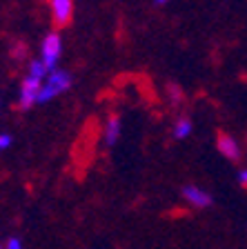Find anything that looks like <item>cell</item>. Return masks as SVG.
<instances>
[{
    "label": "cell",
    "instance_id": "5b68a950",
    "mask_svg": "<svg viewBox=\"0 0 247 249\" xmlns=\"http://www.w3.org/2000/svg\"><path fill=\"white\" fill-rule=\"evenodd\" d=\"M180 196L185 198V202L191 205L194 209H207L211 202H214L211 194L207 192V189H203V187H198V185H185L183 187V192H180Z\"/></svg>",
    "mask_w": 247,
    "mask_h": 249
},
{
    "label": "cell",
    "instance_id": "7c38bea8",
    "mask_svg": "<svg viewBox=\"0 0 247 249\" xmlns=\"http://www.w3.org/2000/svg\"><path fill=\"white\" fill-rule=\"evenodd\" d=\"M2 249H22V243H20V238H9L5 243V247Z\"/></svg>",
    "mask_w": 247,
    "mask_h": 249
},
{
    "label": "cell",
    "instance_id": "277c9868",
    "mask_svg": "<svg viewBox=\"0 0 247 249\" xmlns=\"http://www.w3.org/2000/svg\"><path fill=\"white\" fill-rule=\"evenodd\" d=\"M49 11H52V22L58 29L69 27L74 18V0H49Z\"/></svg>",
    "mask_w": 247,
    "mask_h": 249
},
{
    "label": "cell",
    "instance_id": "9c48e42d",
    "mask_svg": "<svg viewBox=\"0 0 247 249\" xmlns=\"http://www.w3.org/2000/svg\"><path fill=\"white\" fill-rule=\"evenodd\" d=\"M167 93H170V100H171V105H174V107L183 103V89H180L178 85H170Z\"/></svg>",
    "mask_w": 247,
    "mask_h": 249
},
{
    "label": "cell",
    "instance_id": "8fae6325",
    "mask_svg": "<svg viewBox=\"0 0 247 249\" xmlns=\"http://www.w3.org/2000/svg\"><path fill=\"white\" fill-rule=\"evenodd\" d=\"M236 182L243 187V189H247V167L238 169V174H236Z\"/></svg>",
    "mask_w": 247,
    "mask_h": 249
},
{
    "label": "cell",
    "instance_id": "ba28073f",
    "mask_svg": "<svg viewBox=\"0 0 247 249\" xmlns=\"http://www.w3.org/2000/svg\"><path fill=\"white\" fill-rule=\"evenodd\" d=\"M194 131V123L187 116H178L174 120V127H171V138L174 140H187Z\"/></svg>",
    "mask_w": 247,
    "mask_h": 249
},
{
    "label": "cell",
    "instance_id": "3957f363",
    "mask_svg": "<svg viewBox=\"0 0 247 249\" xmlns=\"http://www.w3.org/2000/svg\"><path fill=\"white\" fill-rule=\"evenodd\" d=\"M62 58V38L58 31H49L40 42V60L49 71L58 69V62Z\"/></svg>",
    "mask_w": 247,
    "mask_h": 249
},
{
    "label": "cell",
    "instance_id": "4fadbf2b",
    "mask_svg": "<svg viewBox=\"0 0 247 249\" xmlns=\"http://www.w3.org/2000/svg\"><path fill=\"white\" fill-rule=\"evenodd\" d=\"M156 5H167V2H170V0H154Z\"/></svg>",
    "mask_w": 247,
    "mask_h": 249
},
{
    "label": "cell",
    "instance_id": "52a82bcc",
    "mask_svg": "<svg viewBox=\"0 0 247 249\" xmlns=\"http://www.w3.org/2000/svg\"><path fill=\"white\" fill-rule=\"evenodd\" d=\"M120 134H123V123H120L118 116H109L105 120V129H103V138H105V145L107 147H114L118 142Z\"/></svg>",
    "mask_w": 247,
    "mask_h": 249
},
{
    "label": "cell",
    "instance_id": "30bf717a",
    "mask_svg": "<svg viewBox=\"0 0 247 249\" xmlns=\"http://www.w3.org/2000/svg\"><path fill=\"white\" fill-rule=\"evenodd\" d=\"M11 142H14V138H11V134H7V131H0V154L2 151H7L11 147Z\"/></svg>",
    "mask_w": 247,
    "mask_h": 249
},
{
    "label": "cell",
    "instance_id": "6da1fadb",
    "mask_svg": "<svg viewBox=\"0 0 247 249\" xmlns=\"http://www.w3.org/2000/svg\"><path fill=\"white\" fill-rule=\"evenodd\" d=\"M49 69L45 67V62L40 58L36 60H29V67H27V76L20 80V91H18V107L22 111L31 109L34 105H38V93H40V87L45 83Z\"/></svg>",
    "mask_w": 247,
    "mask_h": 249
},
{
    "label": "cell",
    "instance_id": "7a4b0ae2",
    "mask_svg": "<svg viewBox=\"0 0 247 249\" xmlns=\"http://www.w3.org/2000/svg\"><path fill=\"white\" fill-rule=\"evenodd\" d=\"M72 83H74V76L67 69L58 67V69H54V71H49L40 87V93H38V105H45V103H49V100L58 98L60 93H65L72 87Z\"/></svg>",
    "mask_w": 247,
    "mask_h": 249
},
{
    "label": "cell",
    "instance_id": "5bb4252c",
    "mask_svg": "<svg viewBox=\"0 0 247 249\" xmlns=\"http://www.w3.org/2000/svg\"><path fill=\"white\" fill-rule=\"evenodd\" d=\"M2 247H5V245H2V243H0V249H2Z\"/></svg>",
    "mask_w": 247,
    "mask_h": 249
},
{
    "label": "cell",
    "instance_id": "8992f818",
    "mask_svg": "<svg viewBox=\"0 0 247 249\" xmlns=\"http://www.w3.org/2000/svg\"><path fill=\"white\" fill-rule=\"evenodd\" d=\"M216 147H218V151H221L223 158H227L229 162H236V160L243 158V147L232 134H218Z\"/></svg>",
    "mask_w": 247,
    "mask_h": 249
}]
</instances>
